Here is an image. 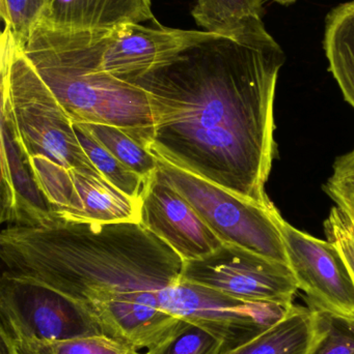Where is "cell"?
<instances>
[{
	"label": "cell",
	"instance_id": "6da1fadb",
	"mask_svg": "<svg viewBox=\"0 0 354 354\" xmlns=\"http://www.w3.org/2000/svg\"><path fill=\"white\" fill-rule=\"evenodd\" d=\"M285 64L264 25L214 35L134 83L155 122L148 151L238 197L268 207L276 157L274 97Z\"/></svg>",
	"mask_w": 354,
	"mask_h": 354
},
{
	"label": "cell",
	"instance_id": "7a4b0ae2",
	"mask_svg": "<svg viewBox=\"0 0 354 354\" xmlns=\"http://www.w3.org/2000/svg\"><path fill=\"white\" fill-rule=\"evenodd\" d=\"M2 274L30 279L87 310L103 334L150 349L181 320L163 308L182 278L184 260L141 223L6 225L0 234Z\"/></svg>",
	"mask_w": 354,
	"mask_h": 354
},
{
	"label": "cell",
	"instance_id": "3957f363",
	"mask_svg": "<svg viewBox=\"0 0 354 354\" xmlns=\"http://www.w3.org/2000/svg\"><path fill=\"white\" fill-rule=\"evenodd\" d=\"M19 45L72 122L116 127L145 149L151 145L155 122L149 95L100 70L93 31L35 27Z\"/></svg>",
	"mask_w": 354,
	"mask_h": 354
},
{
	"label": "cell",
	"instance_id": "277c9868",
	"mask_svg": "<svg viewBox=\"0 0 354 354\" xmlns=\"http://www.w3.org/2000/svg\"><path fill=\"white\" fill-rule=\"evenodd\" d=\"M1 115L27 159L44 157L103 177L81 147L72 120L12 33L1 35Z\"/></svg>",
	"mask_w": 354,
	"mask_h": 354
},
{
	"label": "cell",
	"instance_id": "5b68a950",
	"mask_svg": "<svg viewBox=\"0 0 354 354\" xmlns=\"http://www.w3.org/2000/svg\"><path fill=\"white\" fill-rule=\"evenodd\" d=\"M154 158L158 174L188 201L224 245L288 264L280 230L269 212L272 202L268 207L251 203L203 177Z\"/></svg>",
	"mask_w": 354,
	"mask_h": 354
},
{
	"label": "cell",
	"instance_id": "8992f818",
	"mask_svg": "<svg viewBox=\"0 0 354 354\" xmlns=\"http://www.w3.org/2000/svg\"><path fill=\"white\" fill-rule=\"evenodd\" d=\"M0 320V333L12 342L58 341L102 333L93 316L64 293L30 279L3 274Z\"/></svg>",
	"mask_w": 354,
	"mask_h": 354
},
{
	"label": "cell",
	"instance_id": "52a82bcc",
	"mask_svg": "<svg viewBox=\"0 0 354 354\" xmlns=\"http://www.w3.org/2000/svg\"><path fill=\"white\" fill-rule=\"evenodd\" d=\"M182 277L240 301L283 308L294 304L299 290L288 264L232 245L184 262Z\"/></svg>",
	"mask_w": 354,
	"mask_h": 354
},
{
	"label": "cell",
	"instance_id": "ba28073f",
	"mask_svg": "<svg viewBox=\"0 0 354 354\" xmlns=\"http://www.w3.org/2000/svg\"><path fill=\"white\" fill-rule=\"evenodd\" d=\"M269 212L286 251L299 290L311 309L354 322V284L338 250L284 220L274 204Z\"/></svg>",
	"mask_w": 354,
	"mask_h": 354
},
{
	"label": "cell",
	"instance_id": "9c48e42d",
	"mask_svg": "<svg viewBox=\"0 0 354 354\" xmlns=\"http://www.w3.org/2000/svg\"><path fill=\"white\" fill-rule=\"evenodd\" d=\"M163 308L175 317L213 335L224 345V353L257 336L287 309L274 304L240 301L183 277L164 293Z\"/></svg>",
	"mask_w": 354,
	"mask_h": 354
},
{
	"label": "cell",
	"instance_id": "30bf717a",
	"mask_svg": "<svg viewBox=\"0 0 354 354\" xmlns=\"http://www.w3.org/2000/svg\"><path fill=\"white\" fill-rule=\"evenodd\" d=\"M28 163L55 218L141 223V202L125 195L104 177L62 167L44 157L30 158Z\"/></svg>",
	"mask_w": 354,
	"mask_h": 354
},
{
	"label": "cell",
	"instance_id": "8fae6325",
	"mask_svg": "<svg viewBox=\"0 0 354 354\" xmlns=\"http://www.w3.org/2000/svg\"><path fill=\"white\" fill-rule=\"evenodd\" d=\"M93 32L100 70L127 82L168 64L215 35L159 24H127L114 30Z\"/></svg>",
	"mask_w": 354,
	"mask_h": 354
},
{
	"label": "cell",
	"instance_id": "7c38bea8",
	"mask_svg": "<svg viewBox=\"0 0 354 354\" xmlns=\"http://www.w3.org/2000/svg\"><path fill=\"white\" fill-rule=\"evenodd\" d=\"M141 223L168 243L184 262L201 259L224 245L158 172L141 202Z\"/></svg>",
	"mask_w": 354,
	"mask_h": 354
},
{
	"label": "cell",
	"instance_id": "4fadbf2b",
	"mask_svg": "<svg viewBox=\"0 0 354 354\" xmlns=\"http://www.w3.org/2000/svg\"><path fill=\"white\" fill-rule=\"evenodd\" d=\"M1 222L39 226L55 220L53 209L35 181L10 122L1 115Z\"/></svg>",
	"mask_w": 354,
	"mask_h": 354
},
{
	"label": "cell",
	"instance_id": "5bb4252c",
	"mask_svg": "<svg viewBox=\"0 0 354 354\" xmlns=\"http://www.w3.org/2000/svg\"><path fill=\"white\" fill-rule=\"evenodd\" d=\"M151 0H51L35 27L55 31H110L154 21Z\"/></svg>",
	"mask_w": 354,
	"mask_h": 354
},
{
	"label": "cell",
	"instance_id": "9a60e30c",
	"mask_svg": "<svg viewBox=\"0 0 354 354\" xmlns=\"http://www.w3.org/2000/svg\"><path fill=\"white\" fill-rule=\"evenodd\" d=\"M322 332V314L293 304L280 319L224 354H310Z\"/></svg>",
	"mask_w": 354,
	"mask_h": 354
},
{
	"label": "cell",
	"instance_id": "2e32d148",
	"mask_svg": "<svg viewBox=\"0 0 354 354\" xmlns=\"http://www.w3.org/2000/svg\"><path fill=\"white\" fill-rule=\"evenodd\" d=\"M324 47L330 73L354 108V0L328 15Z\"/></svg>",
	"mask_w": 354,
	"mask_h": 354
},
{
	"label": "cell",
	"instance_id": "e0dca14e",
	"mask_svg": "<svg viewBox=\"0 0 354 354\" xmlns=\"http://www.w3.org/2000/svg\"><path fill=\"white\" fill-rule=\"evenodd\" d=\"M263 2L264 0H197L191 15L204 31L235 37L264 25Z\"/></svg>",
	"mask_w": 354,
	"mask_h": 354
},
{
	"label": "cell",
	"instance_id": "ac0fdd59",
	"mask_svg": "<svg viewBox=\"0 0 354 354\" xmlns=\"http://www.w3.org/2000/svg\"><path fill=\"white\" fill-rule=\"evenodd\" d=\"M73 127L81 147L104 178L125 195L136 201L143 202V197L153 178H145L129 169L109 151H106L77 122H73Z\"/></svg>",
	"mask_w": 354,
	"mask_h": 354
},
{
	"label": "cell",
	"instance_id": "d6986e66",
	"mask_svg": "<svg viewBox=\"0 0 354 354\" xmlns=\"http://www.w3.org/2000/svg\"><path fill=\"white\" fill-rule=\"evenodd\" d=\"M106 151L135 174L147 179L157 172V161L145 147L133 140L121 129L108 124L77 122Z\"/></svg>",
	"mask_w": 354,
	"mask_h": 354
},
{
	"label": "cell",
	"instance_id": "ffe728a7",
	"mask_svg": "<svg viewBox=\"0 0 354 354\" xmlns=\"http://www.w3.org/2000/svg\"><path fill=\"white\" fill-rule=\"evenodd\" d=\"M12 343L18 354H145L102 333L64 340H29Z\"/></svg>",
	"mask_w": 354,
	"mask_h": 354
},
{
	"label": "cell",
	"instance_id": "44dd1931",
	"mask_svg": "<svg viewBox=\"0 0 354 354\" xmlns=\"http://www.w3.org/2000/svg\"><path fill=\"white\" fill-rule=\"evenodd\" d=\"M224 345L193 322L181 320L174 333L145 354H224Z\"/></svg>",
	"mask_w": 354,
	"mask_h": 354
},
{
	"label": "cell",
	"instance_id": "7402d4cb",
	"mask_svg": "<svg viewBox=\"0 0 354 354\" xmlns=\"http://www.w3.org/2000/svg\"><path fill=\"white\" fill-rule=\"evenodd\" d=\"M51 0H0V14L8 29L19 43L24 41L39 22Z\"/></svg>",
	"mask_w": 354,
	"mask_h": 354
},
{
	"label": "cell",
	"instance_id": "603a6c76",
	"mask_svg": "<svg viewBox=\"0 0 354 354\" xmlns=\"http://www.w3.org/2000/svg\"><path fill=\"white\" fill-rule=\"evenodd\" d=\"M321 314V335L310 354H354V322Z\"/></svg>",
	"mask_w": 354,
	"mask_h": 354
},
{
	"label": "cell",
	"instance_id": "cb8c5ba5",
	"mask_svg": "<svg viewBox=\"0 0 354 354\" xmlns=\"http://www.w3.org/2000/svg\"><path fill=\"white\" fill-rule=\"evenodd\" d=\"M324 189L338 207L354 218V147L353 151L337 158L332 176Z\"/></svg>",
	"mask_w": 354,
	"mask_h": 354
},
{
	"label": "cell",
	"instance_id": "d4e9b609",
	"mask_svg": "<svg viewBox=\"0 0 354 354\" xmlns=\"http://www.w3.org/2000/svg\"><path fill=\"white\" fill-rule=\"evenodd\" d=\"M326 241L342 256L354 284V218L342 208L333 207L324 222Z\"/></svg>",
	"mask_w": 354,
	"mask_h": 354
},
{
	"label": "cell",
	"instance_id": "484cf974",
	"mask_svg": "<svg viewBox=\"0 0 354 354\" xmlns=\"http://www.w3.org/2000/svg\"><path fill=\"white\" fill-rule=\"evenodd\" d=\"M274 1L283 4V6H288V4L294 3L297 0H274Z\"/></svg>",
	"mask_w": 354,
	"mask_h": 354
}]
</instances>
